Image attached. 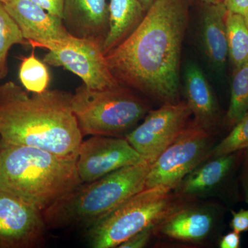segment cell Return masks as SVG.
<instances>
[{
    "mask_svg": "<svg viewBox=\"0 0 248 248\" xmlns=\"http://www.w3.org/2000/svg\"><path fill=\"white\" fill-rule=\"evenodd\" d=\"M190 0H155L138 27L106 54L120 84L164 104L178 102Z\"/></svg>",
    "mask_w": 248,
    "mask_h": 248,
    "instance_id": "obj_1",
    "label": "cell"
},
{
    "mask_svg": "<svg viewBox=\"0 0 248 248\" xmlns=\"http://www.w3.org/2000/svg\"><path fill=\"white\" fill-rule=\"evenodd\" d=\"M72 94L57 90L29 94L13 81L0 86V140L77 160L83 135Z\"/></svg>",
    "mask_w": 248,
    "mask_h": 248,
    "instance_id": "obj_2",
    "label": "cell"
},
{
    "mask_svg": "<svg viewBox=\"0 0 248 248\" xmlns=\"http://www.w3.org/2000/svg\"><path fill=\"white\" fill-rule=\"evenodd\" d=\"M76 161L0 140V188L43 213L82 184Z\"/></svg>",
    "mask_w": 248,
    "mask_h": 248,
    "instance_id": "obj_3",
    "label": "cell"
},
{
    "mask_svg": "<svg viewBox=\"0 0 248 248\" xmlns=\"http://www.w3.org/2000/svg\"><path fill=\"white\" fill-rule=\"evenodd\" d=\"M151 164L143 160L89 183H82L43 212L46 228H89L145 188Z\"/></svg>",
    "mask_w": 248,
    "mask_h": 248,
    "instance_id": "obj_4",
    "label": "cell"
},
{
    "mask_svg": "<svg viewBox=\"0 0 248 248\" xmlns=\"http://www.w3.org/2000/svg\"><path fill=\"white\" fill-rule=\"evenodd\" d=\"M165 186L144 188L88 228L91 248H118L133 235L155 228L182 205V200Z\"/></svg>",
    "mask_w": 248,
    "mask_h": 248,
    "instance_id": "obj_5",
    "label": "cell"
},
{
    "mask_svg": "<svg viewBox=\"0 0 248 248\" xmlns=\"http://www.w3.org/2000/svg\"><path fill=\"white\" fill-rule=\"evenodd\" d=\"M71 108L83 136L122 135L150 111L143 99L122 85L94 90L83 84L72 94Z\"/></svg>",
    "mask_w": 248,
    "mask_h": 248,
    "instance_id": "obj_6",
    "label": "cell"
},
{
    "mask_svg": "<svg viewBox=\"0 0 248 248\" xmlns=\"http://www.w3.org/2000/svg\"><path fill=\"white\" fill-rule=\"evenodd\" d=\"M211 132L193 122L151 164L145 188L165 186L174 190L190 172L203 163L213 149Z\"/></svg>",
    "mask_w": 248,
    "mask_h": 248,
    "instance_id": "obj_7",
    "label": "cell"
},
{
    "mask_svg": "<svg viewBox=\"0 0 248 248\" xmlns=\"http://www.w3.org/2000/svg\"><path fill=\"white\" fill-rule=\"evenodd\" d=\"M40 48L48 50L45 63L72 72L89 89L102 90L121 85L107 66L101 42L69 35Z\"/></svg>",
    "mask_w": 248,
    "mask_h": 248,
    "instance_id": "obj_8",
    "label": "cell"
},
{
    "mask_svg": "<svg viewBox=\"0 0 248 248\" xmlns=\"http://www.w3.org/2000/svg\"><path fill=\"white\" fill-rule=\"evenodd\" d=\"M191 115L186 102L164 104L149 111L143 122L125 138L143 159L153 164L182 133Z\"/></svg>",
    "mask_w": 248,
    "mask_h": 248,
    "instance_id": "obj_9",
    "label": "cell"
},
{
    "mask_svg": "<svg viewBox=\"0 0 248 248\" xmlns=\"http://www.w3.org/2000/svg\"><path fill=\"white\" fill-rule=\"evenodd\" d=\"M46 228L42 211L0 188V248L37 247Z\"/></svg>",
    "mask_w": 248,
    "mask_h": 248,
    "instance_id": "obj_10",
    "label": "cell"
},
{
    "mask_svg": "<svg viewBox=\"0 0 248 248\" xmlns=\"http://www.w3.org/2000/svg\"><path fill=\"white\" fill-rule=\"evenodd\" d=\"M143 160L125 138L92 136L81 141L77 170L81 182L89 183Z\"/></svg>",
    "mask_w": 248,
    "mask_h": 248,
    "instance_id": "obj_11",
    "label": "cell"
},
{
    "mask_svg": "<svg viewBox=\"0 0 248 248\" xmlns=\"http://www.w3.org/2000/svg\"><path fill=\"white\" fill-rule=\"evenodd\" d=\"M4 4L23 37L33 48L70 35L63 19L48 14L31 0H6Z\"/></svg>",
    "mask_w": 248,
    "mask_h": 248,
    "instance_id": "obj_12",
    "label": "cell"
},
{
    "mask_svg": "<svg viewBox=\"0 0 248 248\" xmlns=\"http://www.w3.org/2000/svg\"><path fill=\"white\" fill-rule=\"evenodd\" d=\"M108 19L107 0H65L63 22L70 35L103 44Z\"/></svg>",
    "mask_w": 248,
    "mask_h": 248,
    "instance_id": "obj_13",
    "label": "cell"
},
{
    "mask_svg": "<svg viewBox=\"0 0 248 248\" xmlns=\"http://www.w3.org/2000/svg\"><path fill=\"white\" fill-rule=\"evenodd\" d=\"M215 221V215L210 209L182 205L156 225L155 229L170 239L199 242L210 235Z\"/></svg>",
    "mask_w": 248,
    "mask_h": 248,
    "instance_id": "obj_14",
    "label": "cell"
},
{
    "mask_svg": "<svg viewBox=\"0 0 248 248\" xmlns=\"http://www.w3.org/2000/svg\"><path fill=\"white\" fill-rule=\"evenodd\" d=\"M184 89L186 103L195 117L194 122L211 132L218 120V106L206 77L195 63L186 67Z\"/></svg>",
    "mask_w": 248,
    "mask_h": 248,
    "instance_id": "obj_15",
    "label": "cell"
},
{
    "mask_svg": "<svg viewBox=\"0 0 248 248\" xmlns=\"http://www.w3.org/2000/svg\"><path fill=\"white\" fill-rule=\"evenodd\" d=\"M226 14L223 3L204 4L201 28L202 46L210 64L219 72L224 69L228 56Z\"/></svg>",
    "mask_w": 248,
    "mask_h": 248,
    "instance_id": "obj_16",
    "label": "cell"
},
{
    "mask_svg": "<svg viewBox=\"0 0 248 248\" xmlns=\"http://www.w3.org/2000/svg\"><path fill=\"white\" fill-rule=\"evenodd\" d=\"M236 153L213 157L189 173L174 189L179 198H188L208 193L220 185L230 174Z\"/></svg>",
    "mask_w": 248,
    "mask_h": 248,
    "instance_id": "obj_17",
    "label": "cell"
},
{
    "mask_svg": "<svg viewBox=\"0 0 248 248\" xmlns=\"http://www.w3.org/2000/svg\"><path fill=\"white\" fill-rule=\"evenodd\" d=\"M146 13L138 0H110L108 30L102 44L104 55L133 32Z\"/></svg>",
    "mask_w": 248,
    "mask_h": 248,
    "instance_id": "obj_18",
    "label": "cell"
},
{
    "mask_svg": "<svg viewBox=\"0 0 248 248\" xmlns=\"http://www.w3.org/2000/svg\"><path fill=\"white\" fill-rule=\"evenodd\" d=\"M228 55L234 69L248 62V24L244 16L227 11Z\"/></svg>",
    "mask_w": 248,
    "mask_h": 248,
    "instance_id": "obj_19",
    "label": "cell"
},
{
    "mask_svg": "<svg viewBox=\"0 0 248 248\" xmlns=\"http://www.w3.org/2000/svg\"><path fill=\"white\" fill-rule=\"evenodd\" d=\"M248 111V62L234 69L229 108L226 116L227 125L235 124Z\"/></svg>",
    "mask_w": 248,
    "mask_h": 248,
    "instance_id": "obj_20",
    "label": "cell"
},
{
    "mask_svg": "<svg viewBox=\"0 0 248 248\" xmlns=\"http://www.w3.org/2000/svg\"><path fill=\"white\" fill-rule=\"evenodd\" d=\"M29 45L23 37L20 29L0 1V79L7 74V56L14 45Z\"/></svg>",
    "mask_w": 248,
    "mask_h": 248,
    "instance_id": "obj_21",
    "label": "cell"
},
{
    "mask_svg": "<svg viewBox=\"0 0 248 248\" xmlns=\"http://www.w3.org/2000/svg\"><path fill=\"white\" fill-rule=\"evenodd\" d=\"M19 78L28 92L42 93L46 91L50 82V73L45 62L36 58L32 51L22 59L19 67Z\"/></svg>",
    "mask_w": 248,
    "mask_h": 248,
    "instance_id": "obj_22",
    "label": "cell"
},
{
    "mask_svg": "<svg viewBox=\"0 0 248 248\" xmlns=\"http://www.w3.org/2000/svg\"><path fill=\"white\" fill-rule=\"evenodd\" d=\"M248 148V111L235 125L231 133L214 147L210 157L236 153Z\"/></svg>",
    "mask_w": 248,
    "mask_h": 248,
    "instance_id": "obj_23",
    "label": "cell"
},
{
    "mask_svg": "<svg viewBox=\"0 0 248 248\" xmlns=\"http://www.w3.org/2000/svg\"><path fill=\"white\" fill-rule=\"evenodd\" d=\"M155 228H148L133 235L119 246L120 248H141L149 242Z\"/></svg>",
    "mask_w": 248,
    "mask_h": 248,
    "instance_id": "obj_24",
    "label": "cell"
},
{
    "mask_svg": "<svg viewBox=\"0 0 248 248\" xmlns=\"http://www.w3.org/2000/svg\"><path fill=\"white\" fill-rule=\"evenodd\" d=\"M48 14L63 19L65 0H31Z\"/></svg>",
    "mask_w": 248,
    "mask_h": 248,
    "instance_id": "obj_25",
    "label": "cell"
},
{
    "mask_svg": "<svg viewBox=\"0 0 248 248\" xmlns=\"http://www.w3.org/2000/svg\"><path fill=\"white\" fill-rule=\"evenodd\" d=\"M232 218L231 227L233 231L237 233L244 232L248 231V210H239L238 212L232 211Z\"/></svg>",
    "mask_w": 248,
    "mask_h": 248,
    "instance_id": "obj_26",
    "label": "cell"
},
{
    "mask_svg": "<svg viewBox=\"0 0 248 248\" xmlns=\"http://www.w3.org/2000/svg\"><path fill=\"white\" fill-rule=\"evenodd\" d=\"M227 11L244 16L248 24V0H223Z\"/></svg>",
    "mask_w": 248,
    "mask_h": 248,
    "instance_id": "obj_27",
    "label": "cell"
},
{
    "mask_svg": "<svg viewBox=\"0 0 248 248\" xmlns=\"http://www.w3.org/2000/svg\"><path fill=\"white\" fill-rule=\"evenodd\" d=\"M221 248H239L240 246L239 233L233 231L222 237L219 244Z\"/></svg>",
    "mask_w": 248,
    "mask_h": 248,
    "instance_id": "obj_28",
    "label": "cell"
},
{
    "mask_svg": "<svg viewBox=\"0 0 248 248\" xmlns=\"http://www.w3.org/2000/svg\"><path fill=\"white\" fill-rule=\"evenodd\" d=\"M242 185L243 188H244L245 200L248 205V148L246 149L244 168H243Z\"/></svg>",
    "mask_w": 248,
    "mask_h": 248,
    "instance_id": "obj_29",
    "label": "cell"
},
{
    "mask_svg": "<svg viewBox=\"0 0 248 248\" xmlns=\"http://www.w3.org/2000/svg\"><path fill=\"white\" fill-rule=\"evenodd\" d=\"M138 1L143 6V9L147 11L155 2V0H138Z\"/></svg>",
    "mask_w": 248,
    "mask_h": 248,
    "instance_id": "obj_30",
    "label": "cell"
},
{
    "mask_svg": "<svg viewBox=\"0 0 248 248\" xmlns=\"http://www.w3.org/2000/svg\"><path fill=\"white\" fill-rule=\"evenodd\" d=\"M201 1L206 4H218L223 3V0H201Z\"/></svg>",
    "mask_w": 248,
    "mask_h": 248,
    "instance_id": "obj_31",
    "label": "cell"
},
{
    "mask_svg": "<svg viewBox=\"0 0 248 248\" xmlns=\"http://www.w3.org/2000/svg\"><path fill=\"white\" fill-rule=\"evenodd\" d=\"M0 1H2L3 3H5L6 1V0H0Z\"/></svg>",
    "mask_w": 248,
    "mask_h": 248,
    "instance_id": "obj_32",
    "label": "cell"
}]
</instances>
